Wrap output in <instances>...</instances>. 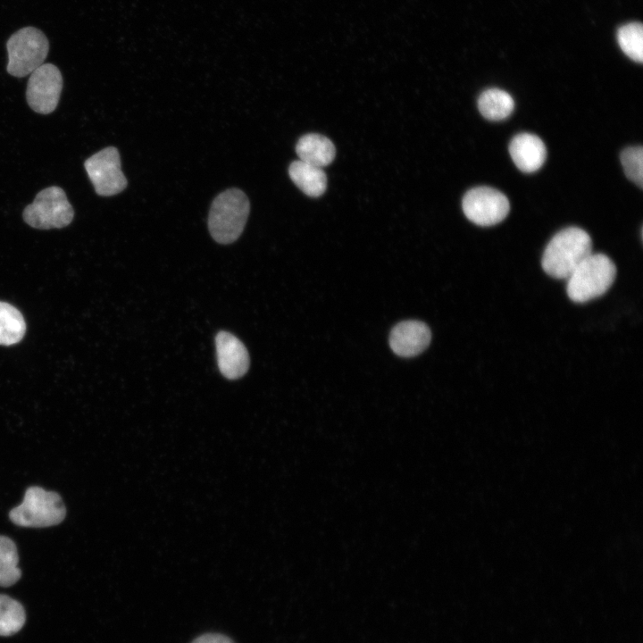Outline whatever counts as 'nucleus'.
I'll use <instances>...</instances> for the list:
<instances>
[{
    "mask_svg": "<svg viewBox=\"0 0 643 643\" xmlns=\"http://www.w3.org/2000/svg\"><path fill=\"white\" fill-rule=\"evenodd\" d=\"M26 330L25 321L18 309L0 301V345L18 343Z\"/></svg>",
    "mask_w": 643,
    "mask_h": 643,
    "instance_id": "nucleus-16",
    "label": "nucleus"
},
{
    "mask_svg": "<svg viewBox=\"0 0 643 643\" xmlns=\"http://www.w3.org/2000/svg\"><path fill=\"white\" fill-rule=\"evenodd\" d=\"M250 211L249 200L238 188L219 194L212 203L208 228L213 238L221 244L237 240L244 230Z\"/></svg>",
    "mask_w": 643,
    "mask_h": 643,
    "instance_id": "nucleus-2",
    "label": "nucleus"
},
{
    "mask_svg": "<svg viewBox=\"0 0 643 643\" xmlns=\"http://www.w3.org/2000/svg\"><path fill=\"white\" fill-rule=\"evenodd\" d=\"M6 70L14 77H25L44 63L49 51L45 34L34 27H25L13 34L6 43Z\"/></svg>",
    "mask_w": 643,
    "mask_h": 643,
    "instance_id": "nucleus-5",
    "label": "nucleus"
},
{
    "mask_svg": "<svg viewBox=\"0 0 643 643\" xmlns=\"http://www.w3.org/2000/svg\"><path fill=\"white\" fill-rule=\"evenodd\" d=\"M288 174L297 188L309 196H320L326 190L327 177L320 167L295 161L289 165Z\"/></svg>",
    "mask_w": 643,
    "mask_h": 643,
    "instance_id": "nucleus-14",
    "label": "nucleus"
},
{
    "mask_svg": "<svg viewBox=\"0 0 643 643\" xmlns=\"http://www.w3.org/2000/svg\"><path fill=\"white\" fill-rule=\"evenodd\" d=\"M621 162L627 178L641 188L643 184V148L631 146L624 149L621 154Z\"/></svg>",
    "mask_w": 643,
    "mask_h": 643,
    "instance_id": "nucleus-20",
    "label": "nucleus"
},
{
    "mask_svg": "<svg viewBox=\"0 0 643 643\" xmlns=\"http://www.w3.org/2000/svg\"><path fill=\"white\" fill-rule=\"evenodd\" d=\"M62 89L60 70L52 63H43L29 78L26 90L28 104L38 113H51L58 104Z\"/></svg>",
    "mask_w": 643,
    "mask_h": 643,
    "instance_id": "nucleus-9",
    "label": "nucleus"
},
{
    "mask_svg": "<svg viewBox=\"0 0 643 643\" xmlns=\"http://www.w3.org/2000/svg\"><path fill=\"white\" fill-rule=\"evenodd\" d=\"M22 217L36 229H60L71 222L74 211L64 190L53 186L38 193L34 201L25 207Z\"/></svg>",
    "mask_w": 643,
    "mask_h": 643,
    "instance_id": "nucleus-6",
    "label": "nucleus"
},
{
    "mask_svg": "<svg viewBox=\"0 0 643 643\" xmlns=\"http://www.w3.org/2000/svg\"><path fill=\"white\" fill-rule=\"evenodd\" d=\"M296 152L300 161L320 168L330 164L335 157L334 145L320 134H307L300 138Z\"/></svg>",
    "mask_w": 643,
    "mask_h": 643,
    "instance_id": "nucleus-13",
    "label": "nucleus"
},
{
    "mask_svg": "<svg viewBox=\"0 0 643 643\" xmlns=\"http://www.w3.org/2000/svg\"><path fill=\"white\" fill-rule=\"evenodd\" d=\"M19 555L15 543L5 536H0V586L10 587L21 578L18 567Z\"/></svg>",
    "mask_w": 643,
    "mask_h": 643,
    "instance_id": "nucleus-17",
    "label": "nucleus"
},
{
    "mask_svg": "<svg viewBox=\"0 0 643 643\" xmlns=\"http://www.w3.org/2000/svg\"><path fill=\"white\" fill-rule=\"evenodd\" d=\"M478 108L486 119L502 121L513 113L514 101L509 93L499 88H489L479 96Z\"/></svg>",
    "mask_w": 643,
    "mask_h": 643,
    "instance_id": "nucleus-15",
    "label": "nucleus"
},
{
    "mask_svg": "<svg viewBox=\"0 0 643 643\" xmlns=\"http://www.w3.org/2000/svg\"><path fill=\"white\" fill-rule=\"evenodd\" d=\"M615 276V264L607 255L591 253L566 280L567 295L573 302H588L604 295Z\"/></svg>",
    "mask_w": 643,
    "mask_h": 643,
    "instance_id": "nucleus-3",
    "label": "nucleus"
},
{
    "mask_svg": "<svg viewBox=\"0 0 643 643\" xmlns=\"http://www.w3.org/2000/svg\"><path fill=\"white\" fill-rule=\"evenodd\" d=\"M84 166L99 196H114L127 187V179L121 168L120 154L113 146L105 147L93 154L85 161Z\"/></svg>",
    "mask_w": 643,
    "mask_h": 643,
    "instance_id": "nucleus-7",
    "label": "nucleus"
},
{
    "mask_svg": "<svg viewBox=\"0 0 643 643\" xmlns=\"http://www.w3.org/2000/svg\"><path fill=\"white\" fill-rule=\"evenodd\" d=\"M65 514L59 494L33 486L27 489L21 504L10 511L9 518L18 526L45 528L59 524Z\"/></svg>",
    "mask_w": 643,
    "mask_h": 643,
    "instance_id": "nucleus-4",
    "label": "nucleus"
},
{
    "mask_svg": "<svg viewBox=\"0 0 643 643\" xmlns=\"http://www.w3.org/2000/svg\"><path fill=\"white\" fill-rule=\"evenodd\" d=\"M25 621L26 614L21 604L9 596L0 594V636L17 633Z\"/></svg>",
    "mask_w": 643,
    "mask_h": 643,
    "instance_id": "nucleus-18",
    "label": "nucleus"
},
{
    "mask_svg": "<svg viewBox=\"0 0 643 643\" xmlns=\"http://www.w3.org/2000/svg\"><path fill=\"white\" fill-rule=\"evenodd\" d=\"M462 206L465 216L480 226H492L501 222L510 210L507 197L489 187L470 189L463 196Z\"/></svg>",
    "mask_w": 643,
    "mask_h": 643,
    "instance_id": "nucleus-8",
    "label": "nucleus"
},
{
    "mask_svg": "<svg viewBox=\"0 0 643 643\" xmlns=\"http://www.w3.org/2000/svg\"><path fill=\"white\" fill-rule=\"evenodd\" d=\"M509 154L517 168L523 172H534L544 163L547 149L543 141L536 135L521 133L513 138L509 144Z\"/></svg>",
    "mask_w": 643,
    "mask_h": 643,
    "instance_id": "nucleus-12",
    "label": "nucleus"
},
{
    "mask_svg": "<svg viewBox=\"0 0 643 643\" xmlns=\"http://www.w3.org/2000/svg\"><path fill=\"white\" fill-rule=\"evenodd\" d=\"M220 372L227 379H238L249 368V355L246 347L234 335L221 331L215 338Z\"/></svg>",
    "mask_w": 643,
    "mask_h": 643,
    "instance_id": "nucleus-10",
    "label": "nucleus"
},
{
    "mask_svg": "<svg viewBox=\"0 0 643 643\" xmlns=\"http://www.w3.org/2000/svg\"><path fill=\"white\" fill-rule=\"evenodd\" d=\"M192 643H234L228 637L217 634V633H208L204 634L198 638H196Z\"/></svg>",
    "mask_w": 643,
    "mask_h": 643,
    "instance_id": "nucleus-21",
    "label": "nucleus"
},
{
    "mask_svg": "<svg viewBox=\"0 0 643 643\" xmlns=\"http://www.w3.org/2000/svg\"><path fill=\"white\" fill-rule=\"evenodd\" d=\"M591 253L589 235L580 228L569 227L557 232L548 242L542 256V268L553 278L567 280Z\"/></svg>",
    "mask_w": 643,
    "mask_h": 643,
    "instance_id": "nucleus-1",
    "label": "nucleus"
},
{
    "mask_svg": "<svg viewBox=\"0 0 643 643\" xmlns=\"http://www.w3.org/2000/svg\"><path fill=\"white\" fill-rule=\"evenodd\" d=\"M619 46L622 52L635 62L643 60V28L640 23L631 22L619 29Z\"/></svg>",
    "mask_w": 643,
    "mask_h": 643,
    "instance_id": "nucleus-19",
    "label": "nucleus"
},
{
    "mask_svg": "<svg viewBox=\"0 0 643 643\" xmlns=\"http://www.w3.org/2000/svg\"><path fill=\"white\" fill-rule=\"evenodd\" d=\"M429 327L419 321H405L397 324L390 332L389 345L397 355L411 357L422 353L430 344Z\"/></svg>",
    "mask_w": 643,
    "mask_h": 643,
    "instance_id": "nucleus-11",
    "label": "nucleus"
}]
</instances>
